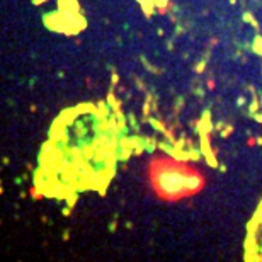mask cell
<instances>
[{
	"label": "cell",
	"instance_id": "cell-1",
	"mask_svg": "<svg viewBox=\"0 0 262 262\" xmlns=\"http://www.w3.org/2000/svg\"><path fill=\"white\" fill-rule=\"evenodd\" d=\"M150 179L155 191L162 198L177 199L182 196L198 192L203 186V177L199 172L184 165L172 162H162V158H155L150 167Z\"/></svg>",
	"mask_w": 262,
	"mask_h": 262
}]
</instances>
